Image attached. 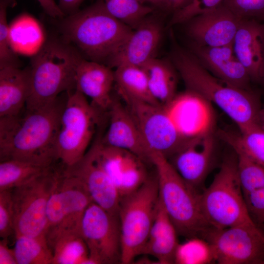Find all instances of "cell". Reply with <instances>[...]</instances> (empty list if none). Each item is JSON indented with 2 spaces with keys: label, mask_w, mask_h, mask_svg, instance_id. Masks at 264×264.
Wrapping results in <instances>:
<instances>
[{
  "label": "cell",
  "mask_w": 264,
  "mask_h": 264,
  "mask_svg": "<svg viewBox=\"0 0 264 264\" xmlns=\"http://www.w3.org/2000/svg\"><path fill=\"white\" fill-rule=\"evenodd\" d=\"M220 264H263L264 233L254 222L223 229L212 227L201 236Z\"/></svg>",
  "instance_id": "obj_12"
},
{
  "label": "cell",
  "mask_w": 264,
  "mask_h": 264,
  "mask_svg": "<svg viewBox=\"0 0 264 264\" xmlns=\"http://www.w3.org/2000/svg\"><path fill=\"white\" fill-rule=\"evenodd\" d=\"M262 19H264V15L263 17H262Z\"/></svg>",
  "instance_id": "obj_49"
},
{
  "label": "cell",
  "mask_w": 264,
  "mask_h": 264,
  "mask_svg": "<svg viewBox=\"0 0 264 264\" xmlns=\"http://www.w3.org/2000/svg\"><path fill=\"white\" fill-rule=\"evenodd\" d=\"M258 115L261 117L264 118V108L260 110Z\"/></svg>",
  "instance_id": "obj_47"
},
{
  "label": "cell",
  "mask_w": 264,
  "mask_h": 264,
  "mask_svg": "<svg viewBox=\"0 0 264 264\" xmlns=\"http://www.w3.org/2000/svg\"><path fill=\"white\" fill-rule=\"evenodd\" d=\"M63 169L57 164L48 171L12 189L15 237L46 239L47 203Z\"/></svg>",
  "instance_id": "obj_9"
},
{
  "label": "cell",
  "mask_w": 264,
  "mask_h": 264,
  "mask_svg": "<svg viewBox=\"0 0 264 264\" xmlns=\"http://www.w3.org/2000/svg\"><path fill=\"white\" fill-rule=\"evenodd\" d=\"M115 84L120 96L159 105L151 92L147 75L141 66L125 65L115 68Z\"/></svg>",
  "instance_id": "obj_26"
},
{
  "label": "cell",
  "mask_w": 264,
  "mask_h": 264,
  "mask_svg": "<svg viewBox=\"0 0 264 264\" xmlns=\"http://www.w3.org/2000/svg\"><path fill=\"white\" fill-rule=\"evenodd\" d=\"M224 0H191L186 6L174 13L170 24L186 22L192 18L210 11L221 4Z\"/></svg>",
  "instance_id": "obj_36"
},
{
  "label": "cell",
  "mask_w": 264,
  "mask_h": 264,
  "mask_svg": "<svg viewBox=\"0 0 264 264\" xmlns=\"http://www.w3.org/2000/svg\"><path fill=\"white\" fill-rule=\"evenodd\" d=\"M215 140L212 132L189 138L169 160L181 177L199 191L213 164Z\"/></svg>",
  "instance_id": "obj_15"
},
{
  "label": "cell",
  "mask_w": 264,
  "mask_h": 264,
  "mask_svg": "<svg viewBox=\"0 0 264 264\" xmlns=\"http://www.w3.org/2000/svg\"><path fill=\"white\" fill-rule=\"evenodd\" d=\"M83 59L62 38L52 37L45 42L31 60L30 90L25 109L41 108L61 93L76 89V70Z\"/></svg>",
  "instance_id": "obj_4"
},
{
  "label": "cell",
  "mask_w": 264,
  "mask_h": 264,
  "mask_svg": "<svg viewBox=\"0 0 264 264\" xmlns=\"http://www.w3.org/2000/svg\"><path fill=\"white\" fill-rule=\"evenodd\" d=\"M92 202L82 182L66 173L63 169L47 206L45 238L48 246L62 236L74 233H81L84 214Z\"/></svg>",
  "instance_id": "obj_10"
},
{
  "label": "cell",
  "mask_w": 264,
  "mask_h": 264,
  "mask_svg": "<svg viewBox=\"0 0 264 264\" xmlns=\"http://www.w3.org/2000/svg\"><path fill=\"white\" fill-rule=\"evenodd\" d=\"M120 97L134 120L150 154L158 153L169 159L189 139L180 133L165 107L127 96Z\"/></svg>",
  "instance_id": "obj_11"
},
{
  "label": "cell",
  "mask_w": 264,
  "mask_h": 264,
  "mask_svg": "<svg viewBox=\"0 0 264 264\" xmlns=\"http://www.w3.org/2000/svg\"><path fill=\"white\" fill-rule=\"evenodd\" d=\"M210 103L187 89L176 94L165 107L180 133L187 138L212 132L213 113Z\"/></svg>",
  "instance_id": "obj_20"
},
{
  "label": "cell",
  "mask_w": 264,
  "mask_h": 264,
  "mask_svg": "<svg viewBox=\"0 0 264 264\" xmlns=\"http://www.w3.org/2000/svg\"><path fill=\"white\" fill-rule=\"evenodd\" d=\"M248 214L258 226L264 225V187L244 196Z\"/></svg>",
  "instance_id": "obj_39"
},
{
  "label": "cell",
  "mask_w": 264,
  "mask_h": 264,
  "mask_svg": "<svg viewBox=\"0 0 264 264\" xmlns=\"http://www.w3.org/2000/svg\"><path fill=\"white\" fill-rule=\"evenodd\" d=\"M108 12L114 17L135 29L149 14L153 7L139 0H103Z\"/></svg>",
  "instance_id": "obj_31"
},
{
  "label": "cell",
  "mask_w": 264,
  "mask_h": 264,
  "mask_svg": "<svg viewBox=\"0 0 264 264\" xmlns=\"http://www.w3.org/2000/svg\"><path fill=\"white\" fill-rule=\"evenodd\" d=\"M13 249L17 264H52V253L45 239L16 236Z\"/></svg>",
  "instance_id": "obj_30"
},
{
  "label": "cell",
  "mask_w": 264,
  "mask_h": 264,
  "mask_svg": "<svg viewBox=\"0 0 264 264\" xmlns=\"http://www.w3.org/2000/svg\"><path fill=\"white\" fill-rule=\"evenodd\" d=\"M44 11L54 18L62 19L65 17L55 0H37Z\"/></svg>",
  "instance_id": "obj_41"
},
{
  "label": "cell",
  "mask_w": 264,
  "mask_h": 264,
  "mask_svg": "<svg viewBox=\"0 0 264 264\" xmlns=\"http://www.w3.org/2000/svg\"><path fill=\"white\" fill-rule=\"evenodd\" d=\"M61 20L65 41L83 58L107 66L133 31L108 12L103 0Z\"/></svg>",
  "instance_id": "obj_2"
},
{
  "label": "cell",
  "mask_w": 264,
  "mask_h": 264,
  "mask_svg": "<svg viewBox=\"0 0 264 264\" xmlns=\"http://www.w3.org/2000/svg\"><path fill=\"white\" fill-rule=\"evenodd\" d=\"M150 159L156 171L159 199L178 235L201 238L211 227L202 212L201 193L188 184L162 154L152 152Z\"/></svg>",
  "instance_id": "obj_5"
},
{
  "label": "cell",
  "mask_w": 264,
  "mask_h": 264,
  "mask_svg": "<svg viewBox=\"0 0 264 264\" xmlns=\"http://www.w3.org/2000/svg\"><path fill=\"white\" fill-rule=\"evenodd\" d=\"M219 135L236 154L245 156L264 167V131L258 126L238 133L221 130Z\"/></svg>",
  "instance_id": "obj_27"
},
{
  "label": "cell",
  "mask_w": 264,
  "mask_h": 264,
  "mask_svg": "<svg viewBox=\"0 0 264 264\" xmlns=\"http://www.w3.org/2000/svg\"><path fill=\"white\" fill-rule=\"evenodd\" d=\"M107 113L109 125L107 131L101 136V143L129 151L145 162L151 163L150 153L125 104L113 95Z\"/></svg>",
  "instance_id": "obj_19"
},
{
  "label": "cell",
  "mask_w": 264,
  "mask_h": 264,
  "mask_svg": "<svg viewBox=\"0 0 264 264\" xmlns=\"http://www.w3.org/2000/svg\"><path fill=\"white\" fill-rule=\"evenodd\" d=\"M81 234L89 251V264L121 262V239L118 215L94 202L84 214Z\"/></svg>",
  "instance_id": "obj_13"
},
{
  "label": "cell",
  "mask_w": 264,
  "mask_h": 264,
  "mask_svg": "<svg viewBox=\"0 0 264 264\" xmlns=\"http://www.w3.org/2000/svg\"><path fill=\"white\" fill-rule=\"evenodd\" d=\"M57 163L47 165L11 159L0 162V191L12 189L44 174Z\"/></svg>",
  "instance_id": "obj_28"
},
{
  "label": "cell",
  "mask_w": 264,
  "mask_h": 264,
  "mask_svg": "<svg viewBox=\"0 0 264 264\" xmlns=\"http://www.w3.org/2000/svg\"><path fill=\"white\" fill-rule=\"evenodd\" d=\"M222 3L242 19L262 18L264 15V0H224Z\"/></svg>",
  "instance_id": "obj_38"
},
{
  "label": "cell",
  "mask_w": 264,
  "mask_h": 264,
  "mask_svg": "<svg viewBox=\"0 0 264 264\" xmlns=\"http://www.w3.org/2000/svg\"><path fill=\"white\" fill-rule=\"evenodd\" d=\"M193 54L211 73L237 88L249 90L250 77L237 58L232 44L220 46H206L193 43Z\"/></svg>",
  "instance_id": "obj_21"
},
{
  "label": "cell",
  "mask_w": 264,
  "mask_h": 264,
  "mask_svg": "<svg viewBox=\"0 0 264 264\" xmlns=\"http://www.w3.org/2000/svg\"><path fill=\"white\" fill-rule=\"evenodd\" d=\"M14 0L0 1V69L7 67H21L22 62L11 47L9 40V26L7 9Z\"/></svg>",
  "instance_id": "obj_34"
},
{
  "label": "cell",
  "mask_w": 264,
  "mask_h": 264,
  "mask_svg": "<svg viewBox=\"0 0 264 264\" xmlns=\"http://www.w3.org/2000/svg\"><path fill=\"white\" fill-rule=\"evenodd\" d=\"M76 89L91 99V104L107 114L113 99L114 73L109 66L83 58L75 75Z\"/></svg>",
  "instance_id": "obj_22"
},
{
  "label": "cell",
  "mask_w": 264,
  "mask_h": 264,
  "mask_svg": "<svg viewBox=\"0 0 264 264\" xmlns=\"http://www.w3.org/2000/svg\"><path fill=\"white\" fill-rule=\"evenodd\" d=\"M0 264H17L14 249L9 247L7 239L0 241Z\"/></svg>",
  "instance_id": "obj_40"
},
{
  "label": "cell",
  "mask_w": 264,
  "mask_h": 264,
  "mask_svg": "<svg viewBox=\"0 0 264 264\" xmlns=\"http://www.w3.org/2000/svg\"><path fill=\"white\" fill-rule=\"evenodd\" d=\"M179 244L176 255V264H208L214 261L213 252L209 243L200 237L189 238Z\"/></svg>",
  "instance_id": "obj_32"
},
{
  "label": "cell",
  "mask_w": 264,
  "mask_h": 264,
  "mask_svg": "<svg viewBox=\"0 0 264 264\" xmlns=\"http://www.w3.org/2000/svg\"><path fill=\"white\" fill-rule=\"evenodd\" d=\"M159 199L157 175L149 176L135 191L120 198L118 216L121 264H131L141 255L148 240Z\"/></svg>",
  "instance_id": "obj_8"
},
{
  "label": "cell",
  "mask_w": 264,
  "mask_h": 264,
  "mask_svg": "<svg viewBox=\"0 0 264 264\" xmlns=\"http://www.w3.org/2000/svg\"><path fill=\"white\" fill-rule=\"evenodd\" d=\"M14 234L12 189L0 191V237L8 240Z\"/></svg>",
  "instance_id": "obj_37"
},
{
  "label": "cell",
  "mask_w": 264,
  "mask_h": 264,
  "mask_svg": "<svg viewBox=\"0 0 264 264\" xmlns=\"http://www.w3.org/2000/svg\"><path fill=\"white\" fill-rule=\"evenodd\" d=\"M101 138L100 134L91 147L121 198L137 190L148 178L145 162L129 151L103 144Z\"/></svg>",
  "instance_id": "obj_14"
},
{
  "label": "cell",
  "mask_w": 264,
  "mask_h": 264,
  "mask_svg": "<svg viewBox=\"0 0 264 264\" xmlns=\"http://www.w3.org/2000/svg\"><path fill=\"white\" fill-rule=\"evenodd\" d=\"M200 205L205 220L215 228L254 222L239 181L235 152L225 157L211 184L201 193Z\"/></svg>",
  "instance_id": "obj_6"
},
{
  "label": "cell",
  "mask_w": 264,
  "mask_h": 264,
  "mask_svg": "<svg viewBox=\"0 0 264 264\" xmlns=\"http://www.w3.org/2000/svg\"><path fill=\"white\" fill-rule=\"evenodd\" d=\"M191 0H166L164 10L175 13L188 4Z\"/></svg>",
  "instance_id": "obj_43"
},
{
  "label": "cell",
  "mask_w": 264,
  "mask_h": 264,
  "mask_svg": "<svg viewBox=\"0 0 264 264\" xmlns=\"http://www.w3.org/2000/svg\"><path fill=\"white\" fill-rule=\"evenodd\" d=\"M236 155L238 177L244 196L264 187V167L245 156Z\"/></svg>",
  "instance_id": "obj_33"
},
{
  "label": "cell",
  "mask_w": 264,
  "mask_h": 264,
  "mask_svg": "<svg viewBox=\"0 0 264 264\" xmlns=\"http://www.w3.org/2000/svg\"><path fill=\"white\" fill-rule=\"evenodd\" d=\"M258 226L262 229V230L264 233V225H261V226ZM263 264H264V260L263 261Z\"/></svg>",
  "instance_id": "obj_48"
},
{
  "label": "cell",
  "mask_w": 264,
  "mask_h": 264,
  "mask_svg": "<svg viewBox=\"0 0 264 264\" xmlns=\"http://www.w3.org/2000/svg\"><path fill=\"white\" fill-rule=\"evenodd\" d=\"M256 125L264 131V118L257 115L256 120Z\"/></svg>",
  "instance_id": "obj_45"
},
{
  "label": "cell",
  "mask_w": 264,
  "mask_h": 264,
  "mask_svg": "<svg viewBox=\"0 0 264 264\" xmlns=\"http://www.w3.org/2000/svg\"><path fill=\"white\" fill-rule=\"evenodd\" d=\"M30 90L29 67L0 69V117L16 115L25 108Z\"/></svg>",
  "instance_id": "obj_24"
},
{
  "label": "cell",
  "mask_w": 264,
  "mask_h": 264,
  "mask_svg": "<svg viewBox=\"0 0 264 264\" xmlns=\"http://www.w3.org/2000/svg\"><path fill=\"white\" fill-rule=\"evenodd\" d=\"M235 54L251 79L260 80L264 49V23L255 18H243L233 43Z\"/></svg>",
  "instance_id": "obj_23"
},
{
  "label": "cell",
  "mask_w": 264,
  "mask_h": 264,
  "mask_svg": "<svg viewBox=\"0 0 264 264\" xmlns=\"http://www.w3.org/2000/svg\"><path fill=\"white\" fill-rule=\"evenodd\" d=\"M52 264H89V251L81 233L62 236L49 245Z\"/></svg>",
  "instance_id": "obj_29"
},
{
  "label": "cell",
  "mask_w": 264,
  "mask_h": 264,
  "mask_svg": "<svg viewBox=\"0 0 264 264\" xmlns=\"http://www.w3.org/2000/svg\"><path fill=\"white\" fill-rule=\"evenodd\" d=\"M141 67L147 75L153 96L160 106L167 107L177 94V78L174 65L155 57Z\"/></svg>",
  "instance_id": "obj_25"
},
{
  "label": "cell",
  "mask_w": 264,
  "mask_h": 264,
  "mask_svg": "<svg viewBox=\"0 0 264 264\" xmlns=\"http://www.w3.org/2000/svg\"><path fill=\"white\" fill-rule=\"evenodd\" d=\"M65 172L79 179L87 190L93 202L107 211L118 215L120 197L108 174L96 159L91 147Z\"/></svg>",
  "instance_id": "obj_17"
},
{
  "label": "cell",
  "mask_w": 264,
  "mask_h": 264,
  "mask_svg": "<svg viewBox=\"0 0 264 264\" xmlns=\"http://www.w3.org/2000/svg\"><path fill=\"white\" fill-rule=\"evenodd\" d=\"M172 60L187 89L199 95L221 109L240 132L256 126L260 109L249 90L233 87L208 71L192 54L176 50Z\"/></svg>",
  "instance_id": "obj_3"
},
{
  "label": "cell",
  "mask_w": 264,
  "mask_h": 264,
  "mask_svg": "<svg viewBox=\"0 0 264 264\" xmlns=\"http://www.w3.org/2000/svg\"><path fill=\"white\" fill-rule=\"evenodd\" d=\"M179 244L177 237L149 239L142 254L154 257L159 264H175Z\"/></svg>",
  "instance_id": "obj_35"
},
{
  "label": "cell",
  "mask_w": 264,
  "mask_h": 264,
  "mask_svg": "<svg viewBox=\"0 0 264 264\" xmlns=\"http://www.w3.org/2000/svg\"><path fill=\"white\" fill-rule=\"evenodd\" d=\"M162 32L159 20L148 16L133 30L107 66L110 68L125 65L142 66L155 57Z\"/></svg>",
  "instance_id": "obj_18"
},
{
  "label": "cell",
  "mask_w": 264,
  "mask_h": 264,
  "mask_svg": "<svg viewBox=\"0 0 264 264\" xmlns=\"http://www.w3.org/2000/svg\"><path fill=\"white\" fill-rule=\"evenodd\" d=\"M105 114L89 103L79 90L67 92L56 140L58 163L67 167L84 156Z\"/></svg>",
  "instance_id": "obj_7"
},
{
  "label": "cell",
  "mask_w": 264,
  "mask_h": 264,
  "mask_svg": "<svg viewBox=\"0 0 264 264\" xmlns=\"http://www.w3.org/2000/svg\"><path fill=\"white\" fill-rule=\"evenodd\" d=\"M143 3H149L154 6L164 9L166 0H139Z\"/></svg>",
  "instance_id": "obj_44"
},
{
  "label": "cell",
  "mask_w": 264,
  "mask_h": 264,
  "mask_svg": "<svg viewBox=\"0 0 264 264\" xmlns=\"http://www.w3.org/2000/svg\"><path fill=\"white\" fill-rule=\"evenodd\" d=\"M242 20L222 3L185 22L186 32L193 43L200 45H229L232 44Z\"/></svg>",
  "instance_id": "obj_16"
},
{
  "label": "cell",
  "mask_w": 264,
  "mask_h": 264,
  "mask_svg": "<svg viewBox=\"0 0 264 264\" xmlns=\"http://www.w3.org/2000/svg\"><path fill=\"white\" fill-rule=\"evenodd\" d=\"M67 98L60 95L41 108L0 117V160L20 159L47 165L57 163L55 144Z\"/></svg>",
  "instance_id": "obj_1"
},
{
  "label": "cell",
  "mask_w": 264,
  "mask_h": 264,
  "mask_svg": "<svg viewBox=\"0 0 264 264\" xmlns=\"http://www.w3.org/2000/svg\"><path fill=\"white\" fill-rule=\"evenodd\" d=\"M260 80L264 83V49L262 63L260 71Z\"/></svg>",
  "instance_id": "obj_46"
},
{
  "label": "cell",
  "mask_w": 264,
  "mask_h": 264,
  "mask_svg": "<svg viewBox=\"0 0 264 264\" xmlns=\"http://www.w3.org/2000/svg\"><path fill=\"white\" fill-rule=\"evenodd\" d=\"M85 0H59L58 6L65 17L71 15L79 9Z\"/></svg>",
  "instance_id": "obj_42"
}]
</instances>
